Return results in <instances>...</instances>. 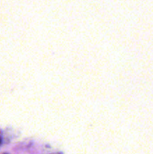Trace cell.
<instances>
[{"mask_svg": "<svg viewBox=\"0 0 153 154\" xmlns=\"http://www.w3.org/2000/svg\"><path fill=\"white\" fill-rule=\"evenodd\" d=\"M1 143H2V140L0 139V144H1Z\"/></svg>", "mask_w": 153, "mask_h": 154, "instance_id": "cell-1", "label": "cell"}]
</instances>
